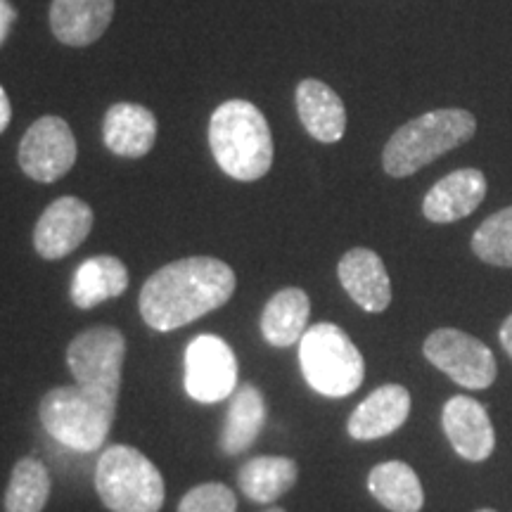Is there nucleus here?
Returning <instances> with one entry per match:
<instances>
[{"label":"nucleus","instance_id":"f257e3e1","mask_svg":"<svg viewBox=\"0 0 512 512\" xmlns=\"http://www.w3.org/2000/svg\"><path fill=\"white\" fill-rule=\"evenodd\" d=\"M233 268L211 256H190L159 268L140 290V316L152 330L171 332L221 309L233 297Z\"/></svg>","mask_w":512,"mask_h":512},{"label":"nucleus","instance_id":"f03ea898","mask_svg":"<svg viewBox=\"0 0 512 512\" xmlns=\"http://www.w3.org/2000/svg\"><path fill=\"white\" fill-rule=\"evenodd\" d=\"M209 147L223 174L242 183L264 178L273 166V136L259 107L228 100L209 121Z\"/></svg>","mask_w":512,"mask_h":512},{"label":"nucleus","instance_id":"7ed1b4c3","mask_svg":"<svg viewBox=\"0 0 512 512\" xmlns=\"http://www.w3.org/2000/svg\"><path fill=\"white\" fill-rule=\"evenodd\" d=\"M477 131V119L467 110H434L403 124L382 152L389 176L406 178L425 169L434 159L467 143Z\"/></svg>","mask_w":512,"mask_h":512},{"label":"nucleus","instance_id":"20e7f679","mask_svg":"<svg viewBox=\"0 0 512 512\" xmlns=\"http://www.w3.org/2000/svg\"><path fill=\"white\" fill-rule=\"evenodd\" d=\"M114 413H117L114 396L81 384L50 389L38 408L50 437L76 453H93L102 448L112 430Z\"/></svg>","mask_w":512,"mask_h":512},{"label":"nucleus","instance_id":"39448f33","mask_svg":"<svg viewBox=\"0 0 512 512\" xmlns=\"http://www.w3.org/2000/svg\"><path fill=\"white\" fill-rule=\"evenodd\" d=\"M95 489L112 512H159L164 505V477L138 448L107 446L95 467Z\"/></svg>","mask_w":512,"mask_h":512},{"label":"nucleus","instance_id":"423d86ee","mask_svg":"<svg viewBox=\"0 0 512 512\" xmlns=\"http://www.w3.org/2000/svg\"><path fill=\"white\" fill-rule=\"evenodd\" d=\"M299 366L313 392L330 399L354 394L366 375L361 351L335 323H316L304 332Z\"/></svg>","mask_w":512,"mask_h":512},{"label":"nucleus","instance_id":"0eeeda50","mask_svg":"<svg viewBox=\"0 0 512 512\" xmlns=\"http://www.w3.org/2000/svg\"><path fill=\"white\" fill-rule=\"evenodd\" d=\"M126 361V337L117 328H91L74 337L67 349V366L76 384L119 399L121 370Z\"/></svg>","mask_w":512,"mask_h":512},{"label":"nucleus","instance_id":"6e6552de","mask_svg":"<svg viewBox=\"0 0 512 512\" xmlns=\"http://www.w3.org/2000/svg\"><path fill=\"white\" fill-rule=\"evenodd\" d=\"M425 358L434 368L467 389H486L496 380V358L482 339L441 328L425 339Z\"/></svg>","mask_w":512,"mask_h":512},{"label":"nucleus","instance_id":"1a4fd4ad","mask_svg":"<svg viewBox=\"0 0 512 512\" xmlns=\"http://www.w3.org/2000/svg\"><path fill=\"white\" fill-rule=\"evenodd\" d=\"M185 392L200 403H216L238 389V358L226 339L195 337L185 349Z\"/></svg>","mask_w":512,"mask_h":512},{"label":"nucleus","instance_id":"9d476101","mask_svg":"<svg viewBox=\"0 0 512 512\" xmlns=\"http://www.w3.org/2000/svg\"><path fill=\"white\" fill-rule=\"evenodd\" d=\"M19 166L31 181L55 183L76 164V138L60 117H41L19 143Z\"/></svg>","mask_w":512,"mask_h":512},{"label":"nucleus","instance_id":"9b49d317","mask_svg":"<svg viewBox=\"0 0 512 512\" xmlns=\"http://www.w3.org/2000/svg\"><path fill=\"white\" fill-rule=\"evenodd\" d=\"M93 209L79 197H60L48 204L34 228L36 252L48 261L64 259L91 235Z\"/></svg>","mask_w":512,"mask_h":512},{"label":"nucleus","instance_id":"f8f14e48","mask_svg":"<svg viewBox=\"0 0 512 512\" xmlns=\"http://www.w3.org/2000/svg\"><path fill=\"white\" fill-rule=\"evenodd\" d=\"M441 425L460 458L486 460L496 448V432L482 403L470 396H453L441 413Z\"/></svg>","mask_w":512,"mask_h":512},{"label":"nucleus","instance_id":"ddd939ff","mask_svg":"<svg viewBox=\"0 0 512 512\" xmlns=\"http://www.w3.org/2000/svg\"><path fill=\"white\" fill-rule=\"evenodd\" d=\"M339 283L354 302L368 313H382L392 304V280L373 249L354 247L339 259Z\"/></svg>","mask_w":512,"mask_h":512},{"label":"nucleus","instance_id":"4468645a","mask_svg":"<svg viewBox=\"0 0 512 512\" xmlns=\"http://www.w3.org/2000/svg\"><path fill=\"white\" fill-rule=\"evenodd\" d=\"M486 197V176L479 169H458L434 183L422 200V214L432 223L465 219Z\"/></svg>","mask_w":512,"mask_h":512},{"label":"nucleus","instance_id":"2eb2a0df","mask_svg":"<svg viewBox=\"0 0 512 512\" xmlns=\"http://www.w3.org/2000/svg\"><path fill=\"white\" fill-rule=\"evenodd\" d=\"M114 17V0H53L50 29L64 46L86 48L105 34Z\"/></svg>","mask_w":512,"mask_h":512},{"label":"nucleus","instance_id":"dca6fc26","mask_svg":"<svg viewBox=\"0 0 512 512\" xmlns=\"http://www.w3.org/2000/svg\"><path fill=\"white\" fill-rule=\"evenodd\" d=\"M411 413V394L401 384H384L351 413L347 430L356 441L389 437Z\"/></svg>","mask_w":512,"mask_h":512},{"label":"nucleus","instance_id":"f3484780","mask_svg":"<svg viewBox=\"0 0 512 512\" xmlns=\"http://www.w3.org/2000/svg\"><path fill=\"white\" fill-rule=\"evenodd\" d=\"M102 140L119 157H145L155 147L157 117L136 102H117L105 114Z\"/></svg>","mask_w":512,"mask_h":512},{"label":"nucleus","instance_id":"a211bd4d","mask_svg":"<svg viewBox=\"0 0 512 512\" xmlns=\"http://www.w3.org/2000/svg\"><path fill=\"white\" fill-rule=\"evenodd\" d=\"M297 112L311 138L318 143H337L347 131V110L328 83L304 79L297 86Z\"/></svg>","mask_w":512,"mask_h":512},{"label":"nucleus","instance_id":"6ab92c4d","mask_svg":"<svg viewBox=\"0 0 512 512\" xmlns=\"http://www.w3.org/2000/svg\"><path fill=\"white\" fill-rule=\"evenodd\" d=\"M309 316V294L299 287H285L268 299L261 313V335L271 347H292L294 342H302Z\"/></svg>","mask_w":512,"mask_h":512},{"label":"nucleus","instance_id":"aec40b11","mask_svg":"<svg viewBox=\"0 0 512 512\" xmlns=\"http://www.w3.org/2000/svg\"><path fill=\"white\" fill-rule=\"evenodd\" d=\"M128 287V271L121 259L110 254L93 256L76 268L72 280V302L79 309H93L107 299H117Z\"/></svg>","mask_w":512,"mask_h":512},{"label":"nucleus","instance_id":"412c9836","mask_svg":"<svg viewBox=\"0 0 512 512\" xmlns=\"http://www.w3.org/2000/svg\"><path fill=\"white\" fill-rule=\"evenodd\" d=\"M266 401L254 384H240L230 396L228 418L221 432V451L226 456H238L247 451L264 430Z\"/></svg>","mask_w":512,"mask_h":512},{"label":"nucleus","instance_id":"4be33fe9","mask_svg":"<svg viewBox=\"0 0 512 512\" xmlns=\"http://www.w3.org/2000/svg\"><path fill=\"white\" fill-rule=\"evenodd\" d=\"M368 489L377 503L392 512H420L425 505L420 477L401 460L375 465L368 475Z\"/></svg>","mask_w":512,"mask_h":512},{"label":"nucleus","instance_id":"5701e85b","mask_svg":"<svg viewBox=\"0 0 512 512\" xmlns=\"http://www.w3.org/2000/svg\"><path fill=\"white\" fill-rule=\"evenodd\" d=\"M299 467L285 456H259L247 460L238 472V486L249 501L273 503L297 484Z\"/></svg>","mask_w":512,"mask_h":512},{"label":"nucleus","instance_id":"b1692460","mask_svg":"<svg viewBox=\"0 0 512 512\" xmlns=\"http://www.w3.org/2000/svg\"><path fill=\"white\" fill-rule=\"evenodd\" d=\"M50 472L38 458H22L5 491V512H43L50 498Z\"/></svg>","mask_w":512,"mask_h":512},{"label":"nucleus","instance_id":"393cba45","mask_svg":"<svg viewBox=\"0 0 512 512\" xmlns=\"http://www.w3.org/2000/svg\"><path fill=\"white\" fill-rule=\"evenodd\" d=\"M472 252L484 264L512 268V207L489 216L472 235Z\"/></svg>","mask_w":512,"mask_h":512},{"label":"nucleus","instance_id":"a878e982","mask_svg":"<svg viewBox=\"0 0 512 512\" xmlns=\"http://www.w3.org/2000/svg\"><path fill=\"white\" fill-rule=\"evenodd\" d=\"M178 512H238V498L226 484L207 482L183 496Z\"/></svg>","mask_w":512,"mask_h":512},{"label":"nucleus","instance_id":"bb28decb","mask_svg":"<svg viewBox=\"0 0 512 512\" xmlns=\"http://www.w3.org/2000/svg\"><path fill=\"white\" fill-rule=\"evenodd\" d=\"M17 19V10L12 8L10 0H0V46L5 43V38L10 36V29L12 24H15Z\"/></svg>","mask_w":512,"mask_h":512},{"label":"nucleus","instance_id":"cd10ccee","mask_svg":"<svg viewBox=\"0 0 512 512\" xmlns=\"http://www.w3.org/2000/svg\"><path fill=\"white\" fill-rule=\"evenodd\" d=\"M10 119H12V107H10L8 93H5V88L0 86V133L10 126Z\"/></svg>","mask_w":512,"mask_h":512},{"label":"nucleus","instance_id":"c85d7f7f","mask_svg":"<svg viewBox=\"0 0 512 512\" xmlns=\"http://www.w3.org/2000/svg\"><path fill=\"white\" fill-rule=\"evenodd\" d=\"M498 337H501V344L503 349L508 351V356L512 358V316H508L503 320L501 325V332H498Z\"/></svg>","mask_w":512,"mask_h":512},{"label":"nucleus","instance_id":"c756f323","mask_svg":"<svg viewBox=\"0 0 512 512\" xmlns=\"http://www.w3.org/2000/svg\"><path fill=\"white\" fill-rule=\"evenodd\" d=\"M266 512H285L283 508H271V510H266Z\"/></svg>","mask_w":512,"mask_h":512},{"label":"nucleus","instance_id":"7c9ffc66","mask_svg":"<svg viewBox=\"0 0 512 512\" xmlns=\"http://www.w3.org/2000/svg\"><path fill=\"white\" fill-rule=\"evenodd\" d=\"M477 512H496V510H491V508H484V510H477Z\"/></svg>","mask_w":512,"mask_h":512}]
</instances>
